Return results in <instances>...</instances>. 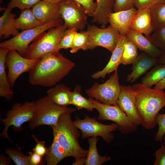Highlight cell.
Instances as JSON below:
<instances>
[{"label":"cell","instance_id":"1","mask_svg":"<svg viewBox=\"0 0 165 165\" xmlns=\"http://www.w3.org/2000/svg\"><path fill=\"white\" fill-rule=\"evenodd\" d=\"M75 63L59 52H51L38 59L29 72L28 81L32 85L50 87L67 75Z\"/></svg>","mask_w":165,"mask_h":165},{"label":"cell","instance_id":"2","mask_svg":"<svg viewBox=\"0 0 165 165\" xmlns=\"http://www.w3.org/2000/svg\"><path fill=\"white\" fill-rule=\"evenodd\" d=\"M132 87L136 94V105L141 125L146 130L153 129L157 124L156 119L159 112L165 106V92L141 83L135 84Z\"/></svg>","mask_w":165,"mask_h":165},{"label":"cell","instance_id":"3","mask_svg":"<svg viewBox=\"0 0 165 165\" xmlns=\"http://www.w3.org/2000/svg\"><path fill=\"white\" fill-rule=\"evenodd\" d=\"M71 114L67 112L62 114L57 123L51 127L53 137L66 150L69 157H73L75 160L86 157L88 150L83 149L79 145V130L74 125Z\"/></svg>","mask_w":165,"mask_h":165},{"label":"cell","instance_id":"4","mask_svg":"<svg viewBox=\"0 0 165 165\" xmlns=\"http://www.w3.org/2000/svg\"><path fill=\"white\" fill-rule=\"evenodd\" d=\"M67 29L64 23L52 27L39 35L29 45L24 57L31 59H38L58 50V44Z\"/></svg>","mask_w":165,"mask_h":165},{"label":"cell","instance_id":"5","mask_svg":"<svg viewBox=\"0 0 165 165\" xmlns=\"http://www.w3.org/2000/svg\"><path fill=\"white\" fill-rule=\"evenodd\" d=\"M75 108L58 106L53 103L47 96L35 101L34 117L29 123L31 130L41 125L51 126L56 124L61 115L64 113H72Z\"/></svg>","mask_w":165,"mask_h":165},{"label":"cell","instance_id":"6","mask_svg":"<svg viewBox=\"0 0 165 165\" xmlns=\"http://www.w3.org/2000/svg\"><path fill=\"white\" fill-rule=\"evenodd\" d=\"M35 112V101H26L21 103L13 104L11 108L8 110L6 114V118L0 119L5 125L3 130L0 134V137L8 139L15 145L18 148H21L16 144L9 138L8 131L11 126H13L16 131L22 130V125L25 123H29L33 118Z\"/></svg>","mask_w":165,"mask_h":165},{"label":"cell","instance_id":"7","mask_svg":"<svg viewBox=\"0 0 165 165\" xmlns=\"http://www.w3.org/2000/svg\"><path fill=\"white\" fill-rule=\"evenodd\" d=\"M64 24V20L61 18L34 28L23 30L13 38L0 43V48L15 50L24 57L31 43L39 35L51 28Z\"/></svg>","mask_w":165,"mask_h":165},{"label":"cell","instance_id":"8","mask_svg":"<svg viewBox=\"0 0 165 165\" xmlns=\"http://www.w3.org/2000/svg\"><path fill=\"white\" fill-rule=\"evenodd\" d=\"M88 99L99 113L98 120L113 122L123 134H129L137 130L138 126L131 121L118 105L104 104L90 97Z\"/></svg>","mask_w":165,"mask_h":165},{"label":"cell","instance_id":"9","mask_svg":"<svg viewBox=\"0 0 165 165\" xmlns=\"http://www.w3.org/2000/svg\"><path fill=\"white\" fill-rule=\"evenodd\" d=\"M121 90L117 70L104 83H94L91 87L86 90V93L89 97L94 98L101 103L118 105V99Z\"/></svg>","mask_w":165,"mask_h":165},{"label":"cell","instance_id":"10","mask_svg":"<svg viewBox=\"0 0 165 165\" xmlns=\"http://www.w3.org/2000/svg\"><path fill=\"white\" fill-rule=\"evenodd\" d=\"M84 116L85 118L82 119L77 116L75 120L73 121L74 125L80 130L82 138L100 136L108 143L114 139V135L112 132L118 129L116 123L104 124L97 121L96 118H91L86 115Z\"/></svg>","mask_w":165,"mask_h":165},{"label":"cell","instance_id":"11","mask_svg":"<svg viewBox=\"0 0 165 165\" xmlns=\"http://www.w3.org/2000/svg\"><path fill=\"white\" fill-rule=\"evenodd\" d=\"M86 31L88 38L84 50H93L99 46L112 53L121 35L119 32L111 25L107 28H100L95 25H89Z\"/></svg>","mask_w":165,"mask_h":165},{"label":"cell","instance_id":"12","mask_svg":"<svg viewBox=\"0 0 165 165\" xmlns=\"http://www.w3.org/2000/svg\"><path fill=\"white\" fill-rule=\"evenodd\" d=\"M60 13L67 29L82 31L87 23V16L84 8L73 0H65L60 3Z\"/></svg>","mask_w":165,"mask_h":165},{"label":"cell","instance_id":"13","mask_svg":"<svg viewBox=\"0 0 165 165\" xmlns=\"http://www.w3.org/2000/svg\"><path fill=\"white\" fill-rule=\"evenodd\" d=\"M38 60L25 58L14 50H9L6 57V65L8 68L7 76L12 87L19 77L24 73L29 72Z\"/></svg>","mask_w":165,"mask_h":165},{"label":"cell","instance_id":"14","mask_svg":"<svg viewBox=\"0 0 165 165\" xmlns=\"http://www.w3.org/2000/svg\"><path fill=\"white\" fill-rule=\"evenodd\" d=\"M118 105L133 123L137 126L141 124V120L137 110L136 96L131 86L121 85Z\"/></svg>","mask_w":165,"mask_h":165},{"label":"cell","instance_id":"15","mask_svg":"<svg viewBox=\"0 0 165 165\" xmlns=\"http://www.w3.org/2000/svg\"><path fill=\"white\" fill-rule=\"evenodd\" d=\"M32 9L36 18L43 24L62 18L59 4L40 0Z\"/></svg>","mask_w":165,"mask_h":165},{"label":"cell","instance_id":"16","mask_svg":"<svg viewBox=\"0 0 165 165\" xmlns=\"http://www.w3.org/2000/svg\"><path fill=\"white\" fill-rule=\"evenodd\" d=\"M158 58L153 57L142 52L132 63V71L126 78V81L133 83L151 68L158 64Z\"/></svg>","mask_w":165,"mask_h":165},{"label":"cell","instance_id":"17","mask_svg":"<svg viewBox=\"0 0 165 165\" xmlns=\"http://www.w3.org/2000/svg\"><path fill=\"white\" fill-rule=\"evenodd\" d=\"M137 10V9L134 7L127 10L112 13L108 15V22L121 35H126L129 30Z\"/></svg>","mask_w":165,"mask_h":165},{"label":"cell","instance_id":"18","mask_svg":"<svg viewBox=\"0 0 165 165\" xmlns=\"http://www.w3.org/2000/svg\"><path fill=\"white\" fill-rule=\"evenodd\" d=\"M129 30L148 36L154 31L152 26L149 8L137 9L131 22Z\"/></svg>","mask_w":165,"mask_h":165},{"label":"cell","instance_id":"19","mask_svg":"<svg viewBox=\"0 0 165 165\" xmlns=\"http://www.w3.org/2000/svg\"><path fill=\"white\" fill-rule=\"evenodd\" d=\"M127 38L126 35H121L116 46L112 52L108 63L102 70L93 74L92 75L93 78H104L107 74L117 70L119 65L121 64L124 46Z\"/></svg>","mask_w":165,"mask_h":165},{"label":"cell","instance_id":"20","mask_svg":"<svg viewBox=\"0 0 165 165\" xmlns=\"http://www.w3.org/2000/svg\"><path fill=\"white\" fill-rule=\"evenodd\" d=\"M126 35L140 50L155 58H158L160 56L161 51L142 34L129 30Z\"/></svg>","mask_w":165,"mask_h":165},{"label":"cell","instance_id":"21","mask_svg":"<svg viewBox=\"0 0 165 165\" xmlns=\"http://www.w3.org/2000/svg\"><path fill=\"white\" fill-rule=\"evenodd\" d=\"M10 50L6 48H0V96L8 101L12 99L14 94L5 70L6 58Z\"/></svg>","mask_w":165,"mask_h":165},{"label":"cell","instance_id":"22","mask_svg":"<svg viewBox=\"0 0 165 165\" xmlns=\"http://www.w3.org/2000/svg\"><path fill=\"white\" fill-rule=\"evenodd\" d=\"M70 88L63 84H59L47 91V96L54 104L61 107L70 104Z\"/></svg>","mask_w":165,"mask_h":165},{"label":"cell","instance_id":"23","mask_svg":"<svg viewBox=\"0 0 165 165\" xmlns=\"http://www.w3.org/2000/svg\"><path fill=\"white\" fill-rule=\"evenodd\" d=\"M0 17V38L5 39L12 35L15 36L19 33L15 26L16 16L7 8Z\"/></svg>","mask_w":165,"mask_h":165},{"label":"cell","instance_id":"24","mask_svg":"<svg viewBox=\"0 0 165 165\" xmlns=\"http://www.w3.org/2000/svg\"><path fill=\"white\" fill-rule=\"evenodd\" d=\"M114 0H96L97 7L93 17L92 23H97L105 28L108 23V17L112 13Z\"/></svg>","mask_w":165,"mask_h":165},{"label":"cell","instance_id":"25","mask_svg":"<svg viewBox=\"0 0 165 165\" xmlns=\"http://www.w3.org/2000/svg\"><path fill=\"white\" fill-rule=\"evenodd\" d=\"M19 17L16 19L15 26L18 30L22 31L34 28L43 25L34 14L32 9L21 10Z\"/></svg>","mask_w":165,"mask_h":165},{"label":"cell","instance_id":"26","mask_svg":"<svg viewBox=\"0 0 165 165\" xmlns=\"http://www.w3.org/2000/svg\"><path fill=\"white\" fill-rule=\"evenodd\" d=\"M45 156L47 165H57L64 158L69 157L67 152L54 137Z\"/></svg>","mask_w":165,"mask_h":165},{"label":"cell","instance_id":"27","mask_svg":"<svg viewBox=\"0 0 165 165\" xmlns=\"http://www.w3.org/2000/svg\"><path fill=\"white\" fill-rule=\"evenodd\" d=\"M98 140V138L96 136L92 137L89 139V148L85 165H101L111 159L110 156H101L99 154L97 146Z\"/></svg>","mask_w":165,"mask_h":165},{"label":"cell","instance_id":"28","mask_svg":"<svg viewBox=\"0 0 165 165\" xmlns=\"http://www.w3.org/2000/svg\"><path fill=\"white\" fill-rule=\"evenodd\" d=\"M165 77V64H157L141 79V83L148 87L155 85Z\"/></svg>","mask_w":165,"mask_h":165},{"label":"cell","instance_id":"29","mask_svg":"<svg viewBox=\"0 0 165 165\" xmlns=\"http://www.w3.org/2000/svg\"><path fill=\"white\" fill-rule=\"evenodd\" d=\"M81 86L77 85L73 91L71 92L70 104L74 105L78 110L84 108L88 111H92L94 108V106L89 99L81 94Z\"/></svg>","mask_w":165,"mask_h":165},{"label":"cell","instance_id":"30","mask_svg":"<svg viewBox=\"0 0 165 165\" xmlns=\"http://www.w3.org/2000/svg\"><path fill=\"white\" fill-rule=\"evenodd\" d=\"M149 9L154 31L165 26V2L155 5Z\"/></svg>","mask_w":165,"mask_h":165},{"label":"cell","instance_id":"31","mask_svg":"<svg viewBox=\"0 0 165 165\" xmlns=\"http://www.w3.org/2000/svg\"><path fill=\"white\" fill-rule=\"evenodd\" d=\"M138 55V48L127 38L124 44L120 64L125 65L132 64Z\"/></svg>","mask_w":165,"mask_h":165},{"label":"cell","instance_id":"32","mask_svg":"<svg viewBox=\"0 0 165 165\" xmlns=\"http://www.w3.org/2000/svg\"><path fill=\"white\" fill-rule=\"evenodd\" d=\"M145 37L162 52H165V26L160 28Z\"/></svg>","mask_w":165,"mask_h":165},{"label":"cell","instance_id":"33","mask_svg":"<svg viewBox=\"0 0 165 165\" xmlns=\"http://www.w3.org/2000/svg\"><path fill=\"white\" fill-rule=\"evenodd\" d=\"M88 38L86 31H81L79 32H77L74 36L70 50V53H75L80 49L84 50L87 43Z\"/></svg>","mask_w":165,"mask_h":165},{"label":"cell","instance_id":"34","mask_svg":"<svg viewBox=\"0 0 165 165\" xmlns=\"http://www.w3.org/2000/svg\"><path fill=\"white\" fill-rule=\"evenodd\" d=\"M5 152L16 165H31L28 156L25 155L20 149L12 148L5 149Z\"/></svg>","mask_w":165,"mask_h":165},{"label":"cell","instance_id":"35","mask_svg":"<svg viewBox=\"0 0 165 165\" xmlns=\"http://www.w3.org/2000/svg\"><path fill=\"white\" fill-rule=\"evenodd\" d=\"M77 30L75 29H67L61 37L58 44V51L61 49H68L71 47L75 34Z\"/></svg>","mask_w":165,"mask_h":165},{"label":"cell","instance_id":"36","mask_svg":"<svg viewBox=\"0 0 165 165\" xmlns=\"http://www.w3.org/2000/svg\"><path fill=\"white\" fill-rule=\"evenodd\" d=\"M41 0H10L7 7L12 10L14 8H17L20 10L32 7Z\"/></svg>","mask_w":165,"mask_h":165},{"label":"cell","instance_id":"37","mask_svg":"<svg viewBox=\"0 0 165 165\" xmlns=\"http://www.w3.org/2000/svg\"><path fill=\"white\" fill-rule=\"evenodd\" d=\"M156 122L158 125V130L155 135L154 140L162 142L165 134V113H158L156 117Z\"/></svg>","mask_w":165,"mask_h":165},{"label":"cell","instance_id":"38","mask_svg":"<svg viewBox=\"0 0 165 165\" xmlns=\"http://www.w3.org/2000/svg\"><path fill=\"white\" fill-rule=\"evenodd\" d=\"M79 4L85 9L88 16L93 17L97 7L94 0H73Z\"/></svg>","mask_w":165,"mask_h":165},{"label":"cell","instance_id":"39","mask_svg":"<svg viewBox=\"0 0 165 165\" xmlns=\"http://www.w3.org/2000/svg\"><path fill=\"white\" fill-rule=\"evenodd\" d=\"M134 7V0H114L113 11L117 12Z\"/></svg>","mask_w":165,"mask_h":165},{"label":"cell","instance_id":"40","mask_svg":"<svg viewBox=\"0 0 165 165\" xmlns=\"http://www.w3.org/2000/svg\"><path fill=\"white\" fill-rule=\"evenodd\" d=\"M165 2V0H134V6L137 9L150 8L155 5Z\"/></svg>","mask_w":165,"mask_h":165},{"label":"cell","instance_id":"41","mask_svg":"<svg viewBox=\"0 0 165 165\" xmlns=\"http://www.w3.org/2000/svg\"><path fill=\"white\" fill-rule=\"evenodd\" d=\"M32 136L36 142L35 147L33 149V151L40 155L45 156L47 151V148L45 142L39 141L37 137L34 134Z\"/></svg>","mask_w":165,"mask_h":165},{"label":"cell","instance_id":"42","mask_svg":"<svg viewBox=\"0 0 165 165\" xmlns=\"http://www.w3.org/2000/svg\"><path fill=\"white\" fill-rule=\"evenodd\" d=\"M154 156L155 157L154 165H165V146L162 143L161 147L156 151Z\"/></svg>","mask_w":165,"mask_h":165},{"label":"cell","instance_id":"43","mask_svg":"<svg viewBox=\"0 0 165 165\" xmlns=\"http://www.w3.org/2000/svg\"><path fill=\"white\" fill-rule=\"evenodd\" d=\"M28 156L31 165H38L41 164L44 156L34 152H28Z\"/></svg>","mask_w":165,"mask_h":165},{"label":"cell","instance_id":"44","mask_svg":"<svg viewBox=\"0 0 165 165\" xmlns=\"http://www.w3.org/2000/svg\"><path fill=\"white\" fill-rule=\"evenodd\" d=\"M12 159L9 157H6L4 155L2 154L0 157V165H10Z\"/></svg>","mask_w":165,"mask_h":165},{"label":"cell","instance_id":"45","mask_svg":"<svg viewBox=\"0 0 165 165\" xmlns=\"http://www.w3.org/2000/svg\"><path fill=\"white\" fill-rule=\"evenodd\" d=\"M154 88L160 90L165 89V77L155 85Z\"/></svg>","mask_w":165,"mask_h":165},{"label":"cell","instance_id":"46","mask_svg":"<svg viewBox=\"0 0 165 165\" xmlns=\"http://www.w3.org/2000/svg\"><path fill=\"white\" fill-rule=\"evenodd\" d=\"M86 157H82L75 159L74 162L72 163L73 165H85Z\"/></svg>","mask_w":165,"mask_h":165},{"label":"cell","instance_id":"47","mask_svg":"<svg viewBox=\"0 0 165 165\" xmlns=\"http://www.w3.org/2000/svg\"><path fill=\"white\" fill-rule=\"evenodd\" d=\"M158 64H165V52H162L160 57L158 58Z\"/></svg>","mask_w":165,"mask_h":165},{"label":"cell","instance_id":"48","mask_svg":"<svg viewBox=\"0 0 165 165\" xmlns=\"http://www.w3.org/2000/svg\"><path fill=\"white\" fill-rule=\"evenodd\" d=\"M45 1L56 4H59L61 2L65 0H41Z\"/></svg>","mask_w":165,"mask_h":165},{"label":"cell","instance_id":"49","mask_svg":"<svg viewBox=\"0 0 165 165\" xmlns=\"http://www.w3.org/2000/svg\"><path fill=\"white\" fill-rule=\"evenodd\" d=\"M163 144L165 146V137L163 138Z\"/></svg>","mask_w":165,"mask_h":165}]
</instances>
